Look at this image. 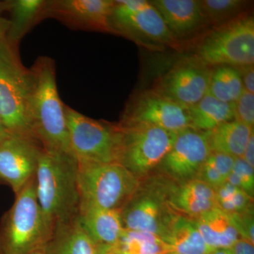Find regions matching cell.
Instances as JSON below:
<instances>
[{
  "label": "cell",
  "mask_w": 254,
  "mask_h": 254,
  "mask_svg": "<svg viewBox=\"0 0 254 254\" xmlns=\"http://www.w3.org/2000/svg\"><path fill=\"white\" fill-rule=\"evenodd\" d=\"M191 54L208 66L240 67L254 64V17L252 10L189 43Z\"/></svg>",
  "instance_id": "cell-5"
},
{
  "label": "cell",
  "mask_w": 254,
  "mask_h": 254,
  "mask_svg": "<svg viewBox=\"0 0 254 254\" xmlns=\"http://www.w3.org/2000/svg\"><path fill=\"white\" fill-rule=\"evenodd\" d=\"M206 245L213 250L231 249L240 238L228 214L216 208L193 219Z\"/></svg>",
  "instance_id": "cell-21"
},
{
  "label": "cell",
  "mask_w": 254,
  "mask_h": 254,
  "mask_svg": "<svg viewBox=\"0 0 254 254\" xmlns=\"http://www.w3.org/2000/svg\"><path fill=\"white\" fill-rule=\"evenodd\" d=\"M235 159L224 153L211 151L195 178L199 179L215 190L227 182Z\"/></svg>",
  "instance_id": "cell-28"
},
{
  "label": "cell",
  "mask_w": 254,
  "mask_h": 254,
  "mask_svg": "<svg viewBox=\"0 0 254 254\" xmlns=\"http://www.w3.org/2000/svg\"><path fill=\"white\" fill-rule=\"evenodd\" d=\"M211 153L208 133L192 128L179 131L173 148L159 166L177 182L195 178Z\"/></svg>",
  "instance_id": "cell-13"
},
{
  "label": "cell",
  "mask_w": 254,
  "mask_h": 254,
  "mask_svg": "<svg viewBox=\"0 0 254 254\" xmlns=\"http://www.w3.org/2000/svg\"><path fill=\"white\" fill-rule=\"evenodd\" d=\"M115 246L122 254H164L168 252L158 235L147 232L125 230Z\"/></svg>",
  "instance_id": "cell-27"
},
{
  "label": "cell",
  "mask_w": 254,
  "mask_h": 254,
  "mask_svg": "<svg viewBox=\"0 0 254 254\" xmlns=\"http://www.w3.org/2000/svg\"><path fill=\"white\" fill-rule=\"evenodd\" d=\"M78 163L66 155L50 154L42 150L35 175L37 199L53 230L77 218L80 195Z\"/></svg>",
  "instance_id": "cell-2"
},
{
  "label": "cell",
  "mask_w": 254,
  "mask_h": 254,
  "mask_svg": "<svg viewBox=\"0 0 254 254\" xmlns=\"http://www.w3.org/2000/svg\"><path fill=\"white\" fill-rule=\"evenodd\" d=\"M114 0L47 1L44 17L58 18L70 27L112 33L110 16Z\"/></svg>",
  "instance_id": "cell-14"
},
{
  "label": "cell",
  "mask_w": 254,
  "mask_h": 254,
  "mask_svg": "<svg viewBox=\"0 0 254 254\" xmlns=\"http://www.w3.org/2000/svg\"><path fill=\"white\" fill-rule=\"evenodd\" d=\"M78 220L97 245H115L124 230L121 210L81 207Z\"/></svg>",
  "instance_id": "cell-19"
},
{
  "label": "cell",
  "mask_w": 254,
  "mask_h": 254,
  "mask_svg": "<svg viewBox=\"0 0 254 254\" xmlns=\"http://www.w3.org/2000/svg\"><path fill=\"white\" fill-rule=\"evenodd\" d=\"M160 193L138 190L121 210L125 230L147 232L160 237L165 218L172 210Z\"/></svg>",
  "instance_id": "cell-16"
},
{
  "label": "cell",
  "mask_w": 254,
  "mask_h": 254,
  "mask_svg": "<svg viewBox=\"0 0 254 254\" xmlns=\"http://www.w3.org/2000/svg\"><path fill=\"white\" fill-rule=\"evenodd\" d=\"M70 148L77 163H118L119 123L93 120L65 105Z\"/></svg>",
  "instance_id": "cell-8"
},
{
  "label": "cell",
  "mask_w": 254,
  "mask_h": 254,
  "mask_svg": "<svg viewBox=\"0 0 254 254\" xmlns=\"http://www.w3.org/2000/svg\"><path fill=\"white\" fill-rule=\"evenodd\" d=\"M160 237L168 251L176 254H208L212 250L203 240L194 220L173 210L165 218Z\"/></svg>",
  "instance_id": "cell-18"
},
{
  "label": "cell",
  "mask_w": 254,
  "mask_h": 254,
  "mask_svg": "<svg viewBox=\"0 0 254 254\" xmlns=\"http://www.w3.org/2000/svg\"><path fill=\"white\" fill-rule=\"evenodd\" d=\"M97 245L78 220L55 227L43 254H95Z\"/></svg>",
  "instance_id": "cell-20"
},
{
  "label": "cell",
  "mask_w": 254,
  "mask_h": 254,
  "mask_svg": "<svg viewBox=\"0 0 254 254\" xmlns=\"http://www.w3.org/2000/svg\"><path fill=\"white\" fill-rule=\"evenodd\" d=\"M164 254H176L174 253L173 252H170V251H168V252H165Z\"/></svg>",
  "instance_id": "cell-40"
},
{
  "label": "cell",
  "mask_w": 254,
  "mask_h": 254,
  "mask_svg": "<svg viewBox=\"0 0 254 254\" xmlns=\"http://www.w3.org/2000/svg\"><path fill=\"white\" fill-rule=\"evenodd\" d=\"M208 254H233L231 249H218L210 251Z\"/></svg>",
  "instance_id": "cell-38"
},
{
  "label": "cell",
  "mask_w": 254,
  "mask_h": 254,
  "mask_svg": "<svg viewBox=\"0 0 254 254\" xmlns=\"http://www.w3.org/2000/svg\"><path fill=\"white\" fill-rule=\"evenodd\" d=\"M9 133H10L5 128L4 124H3L1 118H0V140L2 139L4 137L7 136Z\"/></svg>",
  "instance_id": "cell-39"
},
{
  "label": "cell",
  "mask_w": 254,
  "mask_h": 254,
  "mask_svg": "<svg viewBox=\"0 0 254 254\" xmlns=\"http://www.w3.org/2000/svg\"><path fill=\"white\" fill-rule=\"evenodd\" d=\"M218 208L227 214L244 211L253 206V197L228 182L215 189Z\"/></svg>",
  "instance_id": "cell-29"
},
{
  "label": "cell",
  "mask_w": 254,
  "mask_h": 254,
  "mask_svg": "<svg viewBox=\"0 0 254 254\" xmlns=\"http://www.w3.org/2000/svg\"><path fill=\"white\" fill-rule=\"evenodd\" d=\"M119 123L146 124L179 132L190 128V118L189 108L150 88L131 97Z\"/></svg>",
  "instance_id": "cell-10"
},
{
  "label": "cell",
  "mask_w": 254,
  "mask_h": 254,
  "mask_svg": "<svg viewBox=\"0 0 254 254\" xmlns=\"http://www.w3.org/2000/svg\"><path fill=\"white\" fill-rule=\"evenodd\" d=\"M250 166L254 168V132H252L242 157Z\"/></svg>",
  "instance_id": "cell-36"
},
{
  "label": "cell",
  "mask_w": 254,
  "mask_h": 254,
  "mask_svg": "<svg viewBox=\"0 0 254 254\" xmlns=\"http://www.w3.org/2000/svg\"><path fill=\"white\" fill-rule=\"evenodd\" d=\"M42 150L36 142L11 133L0 140V182L15 195L34 178Z\"/></svg>",
  "instance_id": "cell-12"
},
{
  "label": "cell",
  "mask_w": 254,
  "mask_h": 254,
  "mask_svg": "<svg viewBox=\"0 0 254 254\" xmlns=\"http://www.w3.org/2000/svg\"><path fill=\"white\" fill-rule=\"evenodd\" d=\"M254 127L232 120L219 125L208 133L211 151L242 158Z\"/></svg>",
  "instance_id": "cell-22"
},
{
  "label": "cell",
  "mask_w": 254,
  "mask_h": 254,
  "mask_svg": "<svg viewBox=\"0 0 254 254\" xmlns=\"http://www.w3.org/2000/svg\"><path fill=\"white\" fill-rule=\"evenodd\" d=\"M240 73L235 66L220 65L213 66L208 93L224 103H232L243 91Z\"/></svg>",
  "instance_id": "cell-25"
},
{
  "label": "cell",
  "mask_w": 254,
  "mask_h": 254,
  "mask_svg": "<svg viewBox=\"0 0 254 254\" xmlns=\"http://www.w3.org/2000/svg\"><path fill=\"white\" fill-rule=\"evenodd\" d=\"M234 120L250 127L254 125V93L243 90L236 101L232 103Z\"/></svg>",
  "instance_id": "cell-31"
},
{
  "label": "cell",
  "mask_w": 254,
  "mask_h": 254,
  "mask_svg": "<svg viewBox=\"0 0 254 254\" xmlns=\"http://www.w3.org/2000/svg\"><path fill=\"white\" fill-rule=\"evenodd\" d=\"M119 125L121 140L118 163L139 178L160 165L178 133L146 124Z\"/></svg>",
  "instance_id": "cell-9"
},
{
  "label": "cell",
  "mask_w": 254,
  "mask_h": 254,
  "mask_svg": "<svg viewBox=\"0 0 254 254\" xmlns=\"http://www.w3.org/2000/svg\"><path fill=\"white\" fill-rule=\"evenodd\" d=\"M109 22L113 33L127 37L148 49L162 50L166 47L178 51L184 49L150 1H114Z\"/></svg>",
  "instance_id": "cell-7"
},
{
  "label": "cell",
  "mask_w": 254,
  "mask_h": 254,
  "mask_svg": "<svg viewBox=\"0 0 254 254\" xmlns=\"http://www.w3.org/2000/svg\"><path fill=\"white\" fill-rule=\"evenodd\" d=\"M240 73L241 79L245 91L254 93V64L237 67Z\"/></svg>",
  "instance_id": "cell-33"
},
{
  "label": "cell",
  "mask_w": 254,
  "mask_h": 254,
  "mask_svg": "<svg viewBox=\"0 0 254 254\" xmlns=\"http://www.w3.org/2000/svg\"><path fill=\"white\" fill-rule=\"evenodd\" d=\"M33 254H43V251H41V252H36V253Z\"/></svg>",
  "instance_id": "cell-41"
},
{
  "label": "cell",
  "mask_w": 254,
  "mask_h": 254,
  "mask_svg": "<svg viewBox=\"0 0 254 254\" xmlns=\"http://www.w3.org/2000/svg\"><path fill=\"white\" fill-rule=\"evenodd\" d=\"M169 31L183 47L210 29L199 0H152Z\"/></svg>",
  "instance_id": "cell-15"
},
{
  "label": "cell",
  "mask_w": 254,
  "mask_h": 254,
  "mask_svg": "<svg viewBox=\"0 0 254 254\" xmlns=\"http://www.w3.org/2000/svg\"><path fill=\"white\" fill-rule=\"evenodd\" d=\"M177 185L170 188L167 203L176 213L195 219L218 208L215 190L199 179L177 182Z\"/></svg>",
  "instance_id": "cell-17"
},
{
  "label": "cell",
  "mask_w": 254,
  "mask_h": 254,
  "mask_svg": "<svg viewBox=\"0 0 254 254\" xmlns=\"http://www.w3.org/2000/svg\"><path fill=\"white\" fill-rule=\"evenodd\" d=\"M5 11L4 1H0V45L7 39L8 32L9 31V19H7L3 16V12Z\"/></svg>",
  "instance_id": "cell-35"
},
{
  "label": "cell",
  "mask_w": 254,
  "mask_h": 254,
  "mask_svg": "<svg viewBox=\"0 0 254 254\" xmlns=\"http://www.w3.org/2000/svg\"><path fill=\"white\" fill-rule=\"evenodd\" d=\"M227 182L245 190L251 196L254 193V168L242 158L235 159L231 172Z\"/></svg>",
  "instance_id": "cell-30"
},
{
  "label": "cell",
  "mask_w": 254,
  "mask_h": 254,
  "mask_svg": "<svg viewBox=\"0 0 254 254\" xmlns=\"http://www.w3.org/2000/svg\"><path fill=\"white\" fill-rule=\"evenodd\" d=\"M81 207L122 210L141 188V178L118 163H77Z\"/></svg>",
  "instance_id": "cell-6"
},
{
  "label": "cell",
  "mask_w": 254,
  "mask_h": 254,
  "mask_svg": "<svg viewBox=\"0 0 254 254\" xmlns=\"http://www.w3.org/2000/svg\"><path fill=\"white\" fill-rule=\"evenodd\" d=\"M95 254H122L115 245H97Z\"/></svg>",
  "instance_id": "cell-37"
},
{
  "label": "cell",
  "mask_w": 254,
  "mask_h": 254,
  "mask_svg": "<svg viewBox=\"0 0 254 254\" xmlns=\"http://www.w3.org/2000/svg\"><path fill=\"white\" fill-rule=\"evenodd\" d=\"M236 228L240 238L254 244V207L240 213L228 214Z\"/></svg>",
  "instance_id": "cell-32"
},
{
  "label": "cell",
  "mask_w": 254,
  "mask_h": 254,
  "mask_svg": "<svg viewBox=\"0 0 254 254\" xmlns=\"http://www.w3.org/2000/svg\"><path fill=\"white\" fill-rule=\"evenodd\" d=\"M33 87L31 70L21 63L17 46L5 40L0 45V118L9 133L39 144L30 121Z\"/></svg>",
  "instance_id": "cell-3"
},
{
  "label": "cell",
  "mask_w": 254,
  "mask_h": 254,
  "mask_svg": "<svg viewBox=\"0 0 254 254\" xmlns=\"http://www.w3.org/2000/svg\"><path fill=\"white\" fill-rule=\"evenodd\" d=\"M233 254H254V244L245 239L240 238L232 246Z\"/></svg>",
  "instance_id": "cell-34"
},
{
  "label": "cell",
  "mask_w": 254,
  "mask_h": 254,
  "mask_svg": "<svg viewBox=\"0 0 254 254\" xmlns=\"http://www.w3.org/2000/svg\"><path fill=\"white\" fill-rule=\"evenodd\" d=\"M46 0H11L4 1L5 11L11 14L7 40L18 46V42L38 21L44 18Z\"/></svg>",
  "instance_id": "cell-23"
},
{
  "label": "cell",
  "mask_w": 254,
  "mask_h": 254,
  "mask_svg": "<svg viewBox=\"0 0 254 254\" xmlns=\"http://www.w3.org/2000/svg\"><path fill=\"white\" fill-rule=\"evenodd\" d=\"M0 221V254H33L41 252L53 230L37 199L35 177L18 194Z\"/></svg>",
  "instance_id": "cell-4"
},
{
  "label": "cell",
  "mask_w": 254,
  "mask_h": 254,
  "mask_svg": "<svg viewBox=\"0 0 254 254\" xmlns=\"http://www.w3.org/2000/svg\"><path fill=\"white\" fill-rule=\"evenodd\" d=\"M190 128L209 131L219 125L234 120L232 103H224L206 93L194 105L189 108Z\"/></svg>",
  "instance_id": "cell-24"
},
{
  "label": "cell",
  "mask_w": 254,
  "mask_h": 254,
  "mask_svg": "<svg viewBox=\"0 0 254 254\" xmlns=\"http://www.w3.org/2000/svg\"><path fill=\"white\" fill-rule=\"evenodd\" d=\"M213 67L193 56L179 60L155 82L153 89L185 108H190L208 93Z\"/></svg>",
  "instance_id": "cell-11"
},
{
  "label": "cell",
  "mask_w": 254,
  "mask_h": 254,
  "mask_svg": "<svg viewBox=\"0 0 254 254\" xmlns=\"http://www.w3.org/2000/svg\"><path fill=\"white\" fill-rule=\"evenodd\" d=\"M31 70L33 87L30 121L33 135L47 153L74 158L70 148L65 105L57 87L54 60L41 57Z\"/></svg>",
  "instance_id": "cell-1"
},
{
  "label": "cell",
  "mask_w": 254,
  "mask_h": 254,
  "mask_svg": "<svg viewBox=\"0 0 254 254\" xmlns=\"http://www.w3.org/2000/svg\"><path fill=\"white\" fill-rule=\"evenodd\" d=\"M200 8L210 28L218 27L251 11L246 0H199Z\"/></svg>",
  "instance_id": "cell-26"
}]
</instances>
